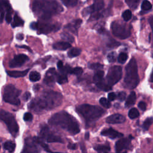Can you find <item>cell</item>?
<instances>
[{
  "label": "cell",
  "instance_id": "obj_1",
  "mask_svg": "<svg viewBox=\"0 0 153 153\" xmlns=\"http://www.w3.org/2000/svg\"><path fill=\"white\" fill-rule=\"evenodd\" d=\"M62 101V96L61 93L53 91H46L32 100L29 107L36 113H41L59 106Z\"/></svg>",
  "mask_w": 153,
  "mask_h": 153
},
{
  "label": "cell",
  "instance_id": "obj_2",
  "mask_svg": "<svg viewBox=\"0 0 153 153\" xmlns=\"http://www.w3.org/2000/svg\"><path fill=\"white\" fill-rule=\"evenodd\" d=\"M32 10L40 19L47 20L61 13L63 8L55 0H35Z\"/></svg>",
  "mask_w": 153,
  "mask_h": 153
},
{
  "label": "cell",
  "instance_id": "obj_3",
  "mask_svg": "<svg viewBox=\"0 0 153 153\" xmlns=\"http://www.w3.org/2000/svg\"><path fill=\"white\" fill-rule=\"evenodd\" d=\"M50 124L61 127L72 135H76L80 132V126L76 120L68 113L61 111L54 114L49 119Z\"/></svg>",
  "mask_w": 153,
  "mask_h": 153
},
{
  "label": "cell",
  "instance_id": "obj_4",
  "mask_svg": "<svg viewBox=\"0 0 153 153\" xmlns=\"http://www.w3.org/2000/svg\"><path fill=\"white\" fill-rule=\"evenodd\" d=\"M139 82V79L137 63L135 59L132 58L126 67L124 86L128 89H134L138 85Z\"/></svg>",
  "mask_w": 153,
  "mask_h": 153
},
{
  "label": "cell",
  "instance_id": "obj_5",
  "mask_svg": "<svg viewBox=\"0 0 153 153\" xmlns=\"http://www.w3.org/2000/svg\"><path fill=\"white\" fill-rule=\"evenodd\" d=\"M79 113L87 122H95L103 115L105 111L99 106L88 104H83L76 108Z\"/></svg>",
  "mask_w": 153,
  "mask_h": 153
},
{
  "label": "cell",
  "instance_id": "obj_6",
  "mask_svg": "<svg viewBox=\"0 0 153 153\" xmlns=\"http://www.w3.org/2000/svg\"><path fill=\"white\" fill-rule=\"evenodd\" d=\"M21 90L17 89L15 86L12 84L7 85L4 90V101L14 105H19L20 101L19 99V96Z\"/></svg>",
  "mask_w": 153,
  "mask_h": 153
},
{
  "label": "cell",
  "instance_id": "obj_7",
  "mask_svg": "<svg viewBox=\"0 0 153 153\" xmlns=\"http://www.w3.org/2000/svg\"><path fill=\"white\" fill-rule=\"evenodd\" d=\"M0 120L7 125L10 133L16 136L19 132V126L13 114L4 110H0Z\"/></svg>",
  "mask_w": 153,
  "mask_h": 153
},
{
  "label": "cell",
  "instance_id": "obj_8",
  "mask_svg": "<svg viewBox=\"0 0 153 153\" xmlns=\"http://www.w3.org/2000/svg\"><path fill=\"white\" fill-rule=\"evenodd\" d=\"M113 34L120 39H126L131 35L130 28L127 25L115 21L111 25Z\"/></svg>",
  "mask_w": 153,
  "mask_h": 153
},
{
  "label": "cell",
  "instance_id": "obj_9",
  "mask_svg": "<svg viewBox=\"0 0 153 153\" xmlns=\"http://www.w3.org/2000/svg\"><path fill=\"white\" fill-rule=\"evenodd\" d=\"M122 68L120 66H114L109 70L107 75V83L112 86L117 83L122 79Z\"/></svg>",
  "mask_w": 153,
  "mask_h": 153
},
{
  "label": "cell",
  "instance_id": "obj_10",
  "mask_svg": "<svg viewBox=\"0 0 153 153\" xmlns=\"http://www.w3.org/2000/svg\"><path fill=\"white\" fill-rule=\"evenodd\" d=\"M40 138L42 140H46L47 143H63V140L61 138V137L51 134L47 126L42 127L40 132Z\"/></svg>",
  "mask_w": 153,
  "mask_h": 153
},
{
  "label": "cell",
  "instance_id": "obj_11",
  "mask_svg": "<svg viewBox=\"0 0 153 153\" xmlns=\"http://www.w3.org/2000/svg\"><path fill=\"white\" fill-rule=\"evenodd\" d=\"M34 138H27L25 140V146L21 153H40L41 150Z\"/></svg>",
  "mask_w": 153,
  "mask_h": 153
},
{
  "label": "cell",
  "instance_id": "obj_12",
  "mask_svg": "<svg viewBox=\"0 0 153 153\" xmlns=\"http://www.w3.org/2000/svg\"><path fill=\"white\" fill-rule=\"evenodd\" d=\"M29 60L28 57L24 54H20L16 55L9 63V67L10 68H18L25 63Z\"/></svg>",
  "mask_w": 153,
  "mask_h": 153
},
{
  "label": "cell",
  "instance_id": "obj_13",
  "mask_svg": "<svg viewBox=\"0 0 153 153\" xmlns=\"http://www.w3.org/2000/svg\"><path fill=\"white\" fill-rule=\"evenodd\" d=\"M60 26H58V25H51L47 24H41L38 23V28L37 30L38 33L40 34H49L53 31H57L59 29Z\"/></svg>",
  "mask_w": 153,
  "mask_h": 153
},
{
  "label": "cell",
  "instance_id": "obj_14",
  "mask_svg": "<svg viewBox=\"0 0 153 153\" xmlns=\"http://www.w3.org/2000/svg\"><path fill=\"white\" fill-rule=\"evenodd\" d=\"M58 73L56 72L54 68H50L47 72L45 75L44 83L49 86H53L56 81V77Z\"/></svg>",
  "mask_w": 153,
  "mask_h": 153
},
{
  "label": "cell",
  "instance_id": "obj_15",
  "mask_svg": "<svg viewBox=\"0 0 153 153\" xmlns=\"http://www.w3.org/2000/svg\"><path fill=\"white\" fill-rule=\"evenodd\" d=\"M103 0H95V3L91 6L86 8L83 10L84 15H88L101 10L104 7Z\"/></svg>",
  "mask_w": 153,
  "mask_h": 153
},
{
  "label": "cell",
  "instance_id": "obj_16",
  "mask_svg": "<svg viewBox=\"0 0 153 153\" xmlns=\"http://www.w3.org/2000/svg\"><path fill=\"white\" fill-rule=\"evenodd\" d=\"M125 120L126 118L123 115L118 114H115L107 117L106 119V123L110 124H120L124 123Z\"/></svg>",
  "mask_w": 153,
  "mask_h": 153
},
{
  "label": "cell",
  "instance_id": "obj_17",
  "mask_svg": "<svg viewBox=\"0 0 153 153\" xmlns=\"http://www.w3.org/2000/svg\"><path fill=\"white\" fill-rule=\"evenodd\" d=\"M130 146V141L127 138L118 140L115 144V150L117 152L122 151L123 150L128 149Z\"/></svg>",
  "mask_w": 153,
  "mask_h": 153
},
{
  "label": "cell",
  "instance_id": "obj_18",
  "mask_svg": "<svg viewBox=\"0 0 153 153\" xmlns=\"http://www.w3.org/2000/svg\"><path fill=\"white\" fill-rule=\"evenodd\" d=\"M101 135L105 136H107L111 139H115L117 138H121L123 136V134L119 133L118 131L110 128L103 130L101 132Z\"/></svg>",
  "mask_w": 153,
  "mask_h": 153
},
{
  "label": "cell",
  "instance_id": "obj_19",
  "mask_svg": "<svg viewBox=\"0 0 153 153\" xmlns=\"http://www.w3.org/2000/svg\"><path fill=\"white\" fill-rule=\"evenodd\" d=\"M93 81L95 82L96 86L98 87V88L102 90H104L105 92H108L111 90V86L109 85L108 83H106L104 81L103 78L93 80Z\"/></svg>",
  "mask_w": 153,
  "mask_h": 153
},
{
  "label": "cell",
  "instance_id": "obj_20",
  "mask_svg": "<svg viewBox=\"0 0 153 153\" xmlns=\"http://www.w3.org/2000/svg\"><path fill=\"white\" fill-rule=\"evenodd\" d=\"M82 22V20L80 19H77L75 21H74L72 23L68 24L67 26H65V28H67L68 30H70L72 33L74 34H77V29L80 26Z\"/></svg>",
  "mask_w": 153,
  "mask_h": 153
},
{
  "label": "cell",
  "instance_id": "obj_21",
  "mask_svg": "<svg viewBox=\"0 0 153 153\" xmlns=\"http://www.w3.org/2000/svg\"><path fill=\"white\" fill-rule=\"evenodd\" d=\"M71 47V44L68 42L60 41L54 44L53 47L57 50H66Z\"/></svg>",
  "mask_w": 153,
  "mask_h": 153
},
{
  "label": "cell",
  "instance_id": "obj_22",
  "mask_svg": "<svg viewBox=\"0 0 153 153\" xmlns=\"http://www.w3.org/2000/svg\"><path fill=\"white\" fill-rule=\"evenodd\" d=\"M29 69H27L25 71H7V74L11 76V77L13 78H19V77H24V76H26L29 71Z\"/></svg>",
  "mask_w": 153,
  "mask_h": 153
},
{
  "label": "cell",
  "instance_id": "obj_23",
  "mask_svg": "<svg viewBox=\"0 0 153 153\" xmlns=\"http://www.w3.org/2000/svg\"><path fill=\"white\" fill-rule=\"evenodd\" d=\"M136 100V93L134 92H132L129 95L128 97L127 98V101L126 102V106L130 107L131 106L134 105L135 104Z\"/></svg>",
  "mask_w": 153,
  "mask_h": 153
},
{
  "label": "cell",
  "instance_id": "obj_24",
  "mask_svg": "<svg viewBox=\"0 0 153 153\" xmlns=\"http://www.w3.org/2000/svg\"><path fill=\"white\" fill-rule=\"evenodd\" d=\"M34 138H35V140H36V142L37 143V144L38 145H40V146H41L44 149H45V150L46 151H47V152H49V153H61V152H54L51 151L50 150L49 146L46 144H45V143H44V140H42L40 137H35Z\"/></svg>",
  "mask_w": 153,
  "mask_h": 153
},
{
  "label": "cell",
  "instance_id": "obj_25",
  "mask_svg": "<svg viewBox=\"0 0 153 153\" xmlns=\"http://www.w3.org/2000/svg\"><path fill=\"white\" fill-rule=\"evenodd\" d=\"M24 24V21L19 17L17 15H15L13 18V22H12V26L13 28H16L18 26H22Z\"/></svg>",
  "mask_w": 153,
  "mask_h": 153
},
{
  "label": "cell",
  "instance_id": "obj_26",
  "mask_svg": "<svg viewBox=\"0 0 153 153\" xmlns=\"http://www.w3.org/2000/svg\"><path fill=\"white\" fill-rule=\"evenodd\" d=\"M4 148L10 152H13L15 150L16 145L12 141H7L4 144Z\"/></svg>",
  "mask_w": 153,
  "mask_h": 153
},
{
  "label": "cell",
  "instance_id": "obj_27",
  "mask_svg": "<svg viewBox=\"0 0 153 153\" xmlns=\"http://www.w3.org/2000/svg\"><path fill=\"white\" fill-rule=\"evenodd\" d=\"M41 79V75L37 71H32L29 74V80L32 82H36Z\"/></svg>",
  "mask_w": 153,
  "mask_h": 153
},
{
  "label": "cell",
  "instance_id": "obj_28",
  "mask_svg": "<svg viewBox=\"0 0 153 153\" xmlns=\"http://www.w3.org/2000/svg\"><path fill=\"white\" fill-rule=\"evenodd\" d=\"M56 81L60 84H63L68 82V78L67 75L63 74H60L57 75L56 77Z\"/></svg>",
  "mask_w": 153,
  "mask_h": 153
},
{
  "label": "cell",
  "instance_id": "obj_29",
  "mask_svg": "<svg viewBox=\"0 0 153 153\" xmlns=\"http://www.w3.org/2000/svg\"><path fill=\"white\" fill-rule=\"evenodd\" d=\"M81 50L79 48H74L70 50L68 53V56L70 58H74L79 56L81 54Z\"/></svg>",
  "mask_w": 153,
  "mask_h": 153
},
{
  "label": "cell",
  "instance_id": "obj_30",
  "mask_svg": "<svg viewBox=\"0 0 153 153\" xmlns=\"http://www.w3.org/2000/svg\"><path fill=\"white\" fill-rule=\"evenodd\" d=\"M139 1L140 0H126V3L130 8L134 10L138 7Z\"/></svg>",
  "mask_w": 153,
  "mask_h": 153
},
{
  "label": "cell",
  "instance_id": "obj_31",
  "mask_svg": "<svg viewBox=\"0 0 153 153\" xmlns=\"http://www.w3.org/2000/svg\"><path fill=\"white\" fill-rule=\"evenodd\" d=\"M62 3L67 7H74L78 3V0H61Z\"/></svg>",
  "mask_w": 153,
  "mask_h": 153
},
{
  "label": "cell",
  "instance_id": "obj_32",
  "mask_svg": "<svg viewBox=\"0 0 153 153\" xmlns=\"http://www.w3.org/2000/svg\"><path fill=\"white\" fill-rule=\"evenodd\" d=\"M129 117L130 119H135L139 117V113L136 108H132L129 112Z\"/></svg>",
  "mask_w": 153,
  "mask_h": 153
},
{
  "label": "cell",
  "instance_id": "obj_33",
  "mask_svg": "<svg viewBox=\"0 0 153 153\" xmlns=\"http://www.w3.org/2000/svg\"><path fill=\"white\" fill-rule=\"evenodd\" d=\"M61 37L62 40H63L65 41H67V42H72L74 41V37L71 35H70V34L66 33V32H63V33H62L61 35Z\"/></svg>",
  "mask_w": 153,
  "mask_h": 153
},
{
  "label": "cell",
  "instance_id": "obj_34",
  "mask_svg": "<svg viewBox=\"0 0 153 153\" xmlns=\"http://www.w3.org/2000/svg\"><path fill=\"white\" fill-rule=\"evenodd\" d=\"M153 123V118L152 117H149L147 118L143 124V128L144 130H147L149 129L150 127L151 126V124Z\"/></svg>",
  "mask_w": 153,
  "mask_h": 153
},
{
  "label": "cell",
  "instance_id": "obj_35",
  "mask_svg": "<svg viewBox=\"0 0 153 153\" xmlns=\"http://www.w3.org/2000/svg\"><path fill=\"white\" fill-rule=\"evenodd\" d=\"M152 8V5L150 1H148V0H144V1L141 4V8L143 10L147 11L151 10Z\"/></svg>",
  "mask_w": 153,
  "mask_h": 153
},
{
  "label": "cell",
  "instance_id": "obj_36",
  "mask_svg": "<svg viewBox=\"0 0 153 153\" xmlns=\"http://www.w3.org/2000/svg\"><path fill=\"white\" fill-rule=\"evenodd\" d=\"M127 54L125 53H120L119 55H118V62L120 63H124L127 59Z\"/></svg>",
  "mask_w": 153,
  "mask_h": 153
},
{
  "label": "cell",
  "instance_id": "obj_37",
  "mask_svg": "<svg viewBox=\"0 0 153 153\" xmlns=\"http://www.w3.org/2000/svg\"><path fill=\"white\" fill-rule=\"evenodd\" d=\"M4 7L3 3V0H0V23L3 22V20L4 17Z\"/></svg>",
  "mask_w": 153,
  "mask_h": 153
},
{
  "label": "cell",
  "instance_id": "obj_38",
  "mask_svg": "<svg viewBox=\"0 0 153 153\" xmlns=\"http://www.w3.org/2000/svg\"><path fill=\"white\" fill-rule=\"evenodd\" d=\"M100 104L106 108H110L111 106V103L105 97H101L99 100Z\"/></svg>",
  "mask_w": 153,
  "mask_h": 153
},
{
  "label": "cell",
  "instance_id": "obj_39",
  "mask_svg": "<svg viewBox=\"0 0 153 153\" xmlns=\"http://www.w3.org/2000/svg\"><path fill=\"white\" fill-rule=\"evenodd\" d=\"M95 149L97 151H106L110 150V147L108 145H98L95 147Z\"/></svg>",
  "mask_w": 153,
  "mask_h": 153
},
{
  "label": "cell",
  "instance_id": "obj_40",
  "mask_svg": "<svg viewBox=\"0 0 153 153\" xmlns=\"http://www.w3.org/2000/svg\"><path fill=\"white\" fill-rule=\"evenodd\" d=\"M122 17L125 21H129L132 17V12H131L130 10H127L123 12Z\"/></svg>",
  "mask_w": 153,
  "mask_h": 153
},
{
  "label": "cell",
  "instance_id": "obj_41",
  "mask_svg": "<svg viewBox=\"0 0 153 153\" xmlns=\"http://www.w3.org/2000/svg\"><path fill=\"white\" fill-rule=\"evenodd\" d=\"M108 61L110 62V63L114 62L116 61L117 59V54L115 52H111L110 53H109L108 54L107 56Z\"/></svg>",
  "mask_w": 153,
  "mask_h": 153
},
{
  "label": "cell",
  "instance_id": "obj_42",
  "mask_svg": "<svg viewBox=\"0 0 153 153\" xmlns=\"http://www.w3.org/2000/svg\"><path fill=\"white\" fill-rule=\"evenodd\" d=\"M89 68L92 70H101L104 68V65H102L101 63H92L91 64Z\"/></svg>",
  "mask_w": 153,
  "mask_h": 153
},
{
  "label": "cell",
  "instance_id": "obj_43",
  "mask_svg": "<svg viewBox=\"0 0 153 153\" xmlns=\"http://www.w3.org/2000/svg\"><path fill=\"white\" fill-rule=\"evenodd\" d=\"M12 9H8L6 10V20L8 24H10L12 22Z\"/></svg>",
  "mask_w": 153,
  "mask_h": 153
},
{
  "label": "cell",
  "instance_id": "obj_44",
  "mask_svg": "<svg viewBox=\"0 0 153 153\" xmlns=\"http://www.w3.org/2000/svg\"><path fill=\"white\" fill-rule=\"evenodd\" d=\"M83 73V70L80 67H76L75 68H72L71 74L76 75H80Z\"/></svg>",
  "mask_w": 153,
  "mask_h": 153
},
{
  "label": "cell",
  "instance_id": "obj_45",
  "mask_svg": "<svg viewBox=\"0 0 153 153\" xmlns=\"http://www.w3.org/2000/svg\"><path fill=\"white\" fill-rule=\"evenodd\" d=\"M120 45V42H117L114 40H111V41L108 42V44H107V46L109 47H110V48H114V47H117Z\"/></svg>",
  "mask_w": 153,
  "mask_h": 153
},
{
  "label": "cell",
  "instance_id": "obj_46",
  "mask_svg": "<svg viewBox=\"0 0 153 153\" xmlns=\"http://www.w3.org/2000/svg\"><path fill=\"white\" fill-rule=\"evenodd\" d=\"M126 97V93L124 92H121L118 93L117 99L120 101H123Z\"/></svg>",
  "mask_w": 153,
  "mask_h": 153
},
{
  "label": "cell",
  "instance_id": "obj_47",
  "mask_svg": "<svg viewBox=\"0 0 153 153\" xmlns=\"http://www.w3.org/2000/svg\"><path fill=\"white\" fill-rule=\"evenodd\" d=\"M32 118H33V116L30 113H25L24 116V120L25 122H30L32 120Z\"/></svg>",
  "mask_w": 153,
  "mask_h": 153
},
{
  "label": "cell",
  "instance_id": "obj_48",
  "mask_svg": "<svg viewBox=\"0 0 153 153\" xmlns=\"http://www.w3.org/2000/svg\"><path fill=\"white\" fill-rule=\"evenodd\" d=\"M116 97H117V96H116V95H115L114 92L110 93L108 94V99L110 100V101H113L115 100Z\"/></svg>",
  "mask_w": 153,
  "mask_h": 153
},
{
  "label": "cell",
  "instance_id": "obj_49",
  "mask_svg": "<svg viewBox=\"0 0 153 153\" xmlns=\"http://www.w3.org/2000/svg\"><path fill=\"white\" fill-rule=\"evenodd\" d=\"M138 107L142 111H145L146 110V104L144 102H140L138 104Z\"/></svg>",
  "mask_w": 153,
  "mask_h": 153
},
{
  "label": "cell",
  "instance_id": "obj_50",
  "mask_svg": "<svg viewBox=\"0 0 153 153\" xmlns=\"http://www.w3.org/2000/svg\"><path fill=\"white\" fill-rule=\"evenodd\" d=\"M31 97V94L30 92H26L24 95L23 96V99L25 101H28L30 98Z\"/></svg>",
  "mask_w": 153,
  "mask_h": 153
},
{
  "label": "cell",
  "instance_id": "obj_51",
  "mask_svg": "<svg viewBox=\"0 0 153 153\" xmlns=\"http://www.w3.org/2000/svg\"><path fill=\"white\" fill-rule=\"evenodd\" d=\"M30 28L33 30H37L38 28V22H32L30 25Z\"/></svg>",
  "mask_w": 153,
  "mask_h": 153
},
{
  "label": "cell",
  "instance_id": "obj_52",
  "mask_svg": "<svg viewBox=\"0 0 153 153\" xmlns=\"http://www.w3.org/2000/svg\"><path fill=\"white\" fill-rule=\"evenodd\" d=\"M17 47H19V48H20V49H26L28 50V51L32 52V50L31 49V48L27 46H25V45H23V46H16Z\"/></svg>",
  "mask_w": 153,
  "mask_h": 153
},
{
  "label": "cell",
  "instance_id": "obj_53",
  "mask_svg": "<svg viewBox=\"0 0 153 153\" xmlns=\"http://www.w3.org/2000/svg\"><path fill=\"white\" fill-rule=\"evenodd\" d=\"M76 147H77V146H76V144H70L68 146V148L70 150H74L75 149H76Z\"/></svg>",
  "mask_w": 153,
  "mask_h": 153
},
{
  "label": "cell",
  "instance_id": "obj_54",
  "mask_svg": "<svg viewBox=\"0 0 153 153\" xmlns=\"http://www.w3.org/2000/svg\"><path fill=\"white\" fill-rule=\"evenodd\" d=\"M16 38L17 40H22L24 38V35L23 34H18L16 36Z\"/></svg>",
  "mask_w": 153,
  "mask_h": 153
},
{
  "label": "cell",
  "instance_id": "obj_55",
  "mask_svg": "<svg viewBox=\"0 0 153 153\" xmlns=\"http://www.w3.org/2000/svg\"><path fill=\"white\" fill-rule=\"evenodd\" d=\"M57 66H58V68L59 70L61 69L63 67V62L62 61H59L58 62V64H57Z\"/></svg>",
  "mask_w": 153,
  "mask_h": 153
},
{
  "label": "cell",
  "instance_id": "obj_56",
  "mask_svg": "<svg viewBox=\"0 0 153 153\" xmlns=\"http://www.w3.org/2000/svg\"><path fill=\"white\" fill-rule=\"evenodd\" d=\"M149 22L150 24V25L151 26V28L152 29V31H153V16H151L150 19H149Z\"/></svg>",
  "mask_w": 153,
  "mask_h": 153
},
{
  "label": "cell",
  "instance_id": "obj_57",
  "mask_svg": "<svg viewBox=\"0 0 153 153\" xmlns=\"http://www.w3.org/2000/svg\"><path fill=\"white\" fill-rule=\"evenodd\" d=\"M150 81L153 83V70H152V72H151V76H150Z\"/></svg>",
  "mask_w": 153,
  "mask_h": 153
},
{
  "label": "cell",
  "instance_id": "obj_58",
  "mask_svg": "<svg viewBox=\"0 0 153 153\" xmlns=\"http://www.w3.org/2000/svg\"><path fill=\"white\" fill-rule=\"evenodd\" d=\"M85 136H86V139H88L89 138V134L88 132L86 133Z\"/></svg>",
  "mask_w": 153,
  "mask_h": 153
},
{
  "label": "cell",
  "instance_id": "obj_59",
  "mask_svg": "<svg viewBox=\"0 0 153 153\" xmlns=\"http://www.w3.org/2000/svg\"><path fill=\"white\" fill-rule=\"evenodd\" d=\"M117 153H127L126 151H120V152H117Z\"/></svg>",
  "mask_w": 153,
  "mask_h": 153
},
{
  "label": "cell",
  "instance_id": "obj_60",
  "mask_svg": "<svg viewBox=\"0 0 153 153\" xmlns=\"http://www.w3.org/2000/svg\"><path fill=\"white\" fill-rule=\"evenodd\" d=\"M105 153H108V152H105Z\"/></svg>",
  "mask_w": 153,
  "mask_h": 153
},
{
  "label": "cell",
  "instance_id": "obj_61",
  "mask_svg": "<svg viewBox=\"0 0 153 153\" xmlns=\"http://www.w3.org/2000/svg\"><path fill=\"white\" fill-rule=\"evenodd\" d=\"M0 148H1V146H0Z\"/></svg>",
  "mask_w": 153,
  "mask_h": 153
}]
</instances>
